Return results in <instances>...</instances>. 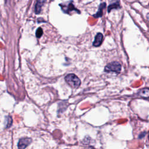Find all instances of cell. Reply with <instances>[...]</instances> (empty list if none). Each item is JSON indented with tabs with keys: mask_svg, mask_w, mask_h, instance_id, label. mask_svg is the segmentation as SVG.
Here are the masks:
<instances>
[{
	"mask_svg": "<svg viewBox=\"0 0 149 149\" xmlns=\"http://www.w3.org/2000/svg\"><path fill=\"white\" fill-rule=\"evenodd\" d=\"M33 138L29 136L24 135L19 138L17 141V149H26L33 142Z\"/></svg>",
	"mask_w": 149,
	"mask_h": 149,
	"instance_id": "cell-1",
	"label": "cell"
},
{
	"mask_svg": "<svg viewBox=\"0 0 149 149\" xmlns=\"http://www.w3.org/2000/svg\"><path fill=\"white\" fill-rule=\"evenodd\" d=\"M65 80L71 87L74 88H78L81 84L80 79L73 73H69L67 74L65 77Z\"/></svg>",
	"mask_w": 149,
	"mask_h": 149,
	"instance_id": "cell-2",
	"label": "cell"
},
{
	"mask_svg": "<svg viewBox=\"0 0 149 149\" xmlns=\"http://www.w3.org/2000/svg\"><path fill=\"white\" fill-rule=\"evenodd\" d=\"M59 5H60L62 11L65 13L70 14L71 13H73V12L80 13V10L75 8L74 5H73V1H72L66 2L65 3H62L60 4Z\"/></svg>",
	"mask_w": 149,
	"mask_h": 149,
	"instance_id": "cell-3",
	"label": "cell"
},
{
	"mask_svg": "<svg viewBox=\"0 0 149 149\" xmlns=\"http://www.w3.org/2000/svg\"><path fill=\"white\" fill-rule=\"evenodd\" d=\"M122 66L118 62H112L107 64L104 68V71L107 73H115L118 74L120 72Z\"/></svg>",
	"mask_w": 149,
	"mask_h": 149,
	"instance_id": "cell-4",
	"label": "cell"
},
{
	"mask_svg": "<svg viewBox=\"0 0 149 149\" xmlns=\"http://www.w3.org/2000/svg\"><path fill=\"white\" fill-rule=\"evenodd\" d=\"M103 41V35L101 33H98L94 38V41H93V45L94 47H98L100 46Z\"/></svg>",
	"mask_w": 149,
	"mask_h": 149,
	"instance_id": "cell-5",
	"label": "cell"
},
{
	"mask_svg": "<svg viewBox=\"0 0 149 149\" xmlns=\"http://www.w3.org/2000/svg\"><path fill=\"white\" fill-rule=\"evenodd\" d=\"M120 8L119 0H112L108 7V12H110L112 9H117Z\"/></svg>",
	"mask_w": 149,
	"mask_h": 149,
	"instance_id": "cell-6",
	"label": "cell"
},
{
	"mask_svg": "<svg viewBox=\"0 0 149 149\" xmlns=\"http://www.w3.org/2000/svg\"><path fill=\"white\" fill-rule=\"evenodd\" d=\"M105 7H106V3L105 2L101 3L99 5V8H98V10L97 12L95 14L93 15V17H95V18L101 17L103 14V10L105 8Z\"/></svg>",
	"mask_w": 149,
	"mask_h": 149,
	"instance_id": "cell-7",
	"label": "cell"
},
{
	"mask_svg": "<svg viewBox=\"0 0 149 149\" xmlns=\"http://www.w3.org/2000/svg\"><path fill=\"white\" fill-rule=\"evenodd\" d=\"M138 95L143 98H149V88H144L140 90Z\"/></svg>",
	"mask_w": 149,
	"mask_h": 149,
	"instance_id": "cell-8",
	"label": "cell"
},
{
	"mask_svg": "<svg viewBox=\"0 0 149 149\" xmlns=\"http://www.w3.org/2000/svg\"><path fill=\"white\" fill-rule=\"evenodd\" d=\"M45 0H38L35 6V12L36 13H39L41 12V7L42 6Z\"/></svg>",
	"mask_w": 149,
	"mask_h": 149,
	"instance_id": "cell-9",
	"label": "cell"
},
{
	"mask_svg": "<svg viewBox=\"0 0 149 149\" xmlns=\"http://www.w3.org/2000/svg\"><path fill=\"white\" fill-rule=\"evenodd\" d=\"M42 33H43V31L42 30V29L41 27H39L37 29L36 32V37H38V38H40L42 36Z\"/></svg>",
	"mask_w": 149,
	"mask_h": 149,
	"instance_id": "cell-10",
	"label": "cell"
},
{
	"mask_svg": "<svg viewBox=\"0 0 149 149\" xmlns=\"http://www.w3.org/2000/svg\"><path fill=\"white\" fill-rule=\"evenodd\" d=\"M8 148L9 146H6V145H5L4 143H2V141H0V149H8Z\"/></svg>",
	"mask_w": 149,
	"mask_h": 149,
	"instance_id": "cell-11",
	"label": "cell"
},
{
	"mask_svg": "<svg viewBox=\"0 0 149 149\" xmlns=\"http://www.w3.org/2000/svg\"><path fill=\"white\" fill-rule=\"evenodd\" d=\"M146 17H147V20H148V22H149V13H148L147 14V16H146Z\"/></svg>",
	"mask_w": 149,
	"mask_h": 149,
	"instance_id": "cell-12",
	"label": "cell"
},
{
	"mask_svg": "<svg viewBox=\"0 0 149 149\" xmlns=\"http://www.w3.org/2000/svg\"><path fill=\"white\" fill-rule=\"evenodd\" d=\"M148 139H149V132H148Z\"/></svg>",
	"mask_w": 149,
	"mask_h": 149,
	"instance_id": "cell-13",
	"label": "cell"
},
{
	"mask_svg": "<svg viewBox=\"0 0 149 149\" xmlns=\"http://www.w3.org/2000/svg\"><path fill=\"white\" fill-rule=\"evenodd\" d=\"M148 5H149V3H148Z\"/></svg>",
	"mask_w": 149,
	"mask_h": 149,
	"instance_id": "cell-14",
	"label": "cell"
}]
</instances>
